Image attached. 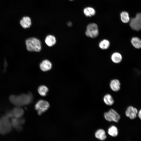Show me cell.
I'll return each mask as SVG.
<instances>
[{"mask_svg":"<svg viewBox=\"0 0 141 141\" xmlns=\"http://www.w3.org/2000/svg\"><path fill=\"white\" fill-rule=\"evenodd\" d=\"M33 96L30 93L27 94H23L19 95H11L9 100L16 107H20L28 104L33 100Z\"/></svg>","mask_w":141,"mask_h":141,"instance_id":"1","label":"cell"},{"mask_svg":"<svg viewBox=\"0 0 141 141\" xmlns=\"http://www.w3.org/2000/svg\"><path fill=\"white\" fill-rule=\"evenodd\" d=\"M26 48L31 52H39L42 48L41 43L38 38L32 37L27 39L25 42Z\"/></svg>","mask_w":141,"mask_h":141,"instance_id":"2","label":"cell"},{"mask_svg":"<svg viewBox=\"0 0 141 141\" xmlns=\"http://www.w3.org/2000/svg\"><path fill=\"white\" fill-rule=\"evenodd\" d=\"M11 121L5 115L0 118V133H7L10 131L11 127Z\"/></svg>","mask_w":141,"mask_h":141,"instance_id":"3","label":"cell"},{"mask_svg":"<svg viewBox=\"0 0 141 141\" xmlns=\"http://www.w3.org/2000/svg\"><path fill=\"white\" fill-rule=\"evenodd\" d=\"M99 33L98 27L96 24L92 23L87 25L85 33L86 36L91 38H95L98 36Z\"/></svg>","mask_w":141,"mask_h":141,"instance_id":"4","label":"cell"},{"mask_svg":"<svg viewBox=\"0 0 141 141\" xmlns=\"http://www.w3.org/2000/svg\"><path fill=\"white\" fill-rule=\"evenodd\" d=\"M49 107V104L47 101L40 100L36 103L35 108L38 115H40L46 111Z\"/></svg>","mask_w":141,"mask_h":141,"instance_id":"5","label":"cell"},{"mask_svg":"<svg viewBox=\"0 0 141 141\" xmlns=\"http://www.w3.org/2000/svg\"><path fill=\"white\" fill-rule=\"evenodd\" d=\"M104 116L106 120L116 122H118L120 118L119 115L113 109H110L109 111L105 113Z\"/></svg>","mask_w":141,"mask_h":141,"instance_id":"6","label":"cell"},{"mask_svg":"<svg viewBox=\"0 0 141 141\" xmlns=\"http://www.w3.org/2000/svg\"><path fill=\"white\" fill-rule=\"evenodd\" d=\"M130 26L131 28L136 31L141 29V13L137 14L136 17L132 18L130 21Z\"/></svg>","mask_w":141,"mask_h":141,"instance_id":"7","label":"cell"},{"mask_svg":"<svg viewBox=\"0 0 141 141\" xmlns=\"http://www.w3.org/2000/svg\"><path fill=\"white\" fill-rule=\"evenodd\" d=\"M138 112V110L136 108L130 106L127 108L125 111V114L130 119H133L137 117Z\"/></svg>","mask_w":141,"mask_h":141,"instance_id":"8","label":"cell"},{"mask_svg":"<svg viewBox=\"0 0 141 141\" xmlns=\"http://www.w3.org/2000/svg\"><path fill=\"white\" fill-rule=\"evenodd\" d=\"M52 67V63L49 60H47L43 61L40 64V69L44 72L50 70Z\"/></svg>","mask_w":141,"mask_h":141,"instance_id":"9","label":"cell"},{"mask_svg":"<svg viewBox=\"0 0 141 141\" xmlns=\"http://www.w3.org/2000/svg\"><path fill=\"white\" fill-rule=\"evenodd\" d=\"M20 24L21 26L24 28H29L32 24L31 18L28 16H24L20 21Z\"/></svg>","mask_w":141,"mask_h":141,"instance_id":"10","label":"cell"},{"mask_svg":"<svg viewBox=\"0 0 141 141\" xmlns=\"http://www.w3.org/2000/svg\"><path fill=\"white\" fill-rule=\"evenodd\" d=\"M24 120L21 118L14 117L11 118V122L12 126L17 129H19L20 128L21 125L24 123Z\"/></svg>","mask_w":141,"mask_h":141,"instance_id":"11","label":"cell"},{"mask_svg":"<svg viewBox=\"0 0 141 141\" xmlns=\"http://www.w3.org/2000/svg\"><path fill=\"white\" fill-rule=\"evenodd\" d=\"M120 83L119 80L114 79L111 81L110 84V86L113 91L117 92L120 90Z\"/></svg>","mask_w":141,"mask_h":141,"instance_id":"12","label":"cell"},{"mask_svg":"<svg viewBox=\"0 0 141 141\" xmlns=\"http://www.w3.org/2000/svg\"><path fill=\"white\" fill-rule=\"evenodd\" d=\"M45 42L49 46H52L54 45L56 42V40L54 36L52 35H48L45 39Z\"/></svg>","mask_w":141,"mask_h":141,"instance_id":"13","label":"cell"},{"mask_svg":"<svg viewBox=\"0 0 141 141\" xmlns=\"http://www.w3.org/2000/svg\"><path fill=\"white\" fill-rule=\"evenodd\" d=\"M12 111L14 117L17 118H21L24 113L23 109L19 107H16L14 108L12 110Z\"/></svg>","mask_w":141,"mask_h":141,"instance_id":"14","label":"cell"},{"mask_svg":"<svg viewBox=\"0 0 141 141\" xmlns=\"http://www.w3.org/2000/svg\"><path fill=\"white\" fill-rule=\"evenodd\" d=\"M111 58L112 62L115 63H120L121 62L122 59L121 54L117 52L113 53L111 55Z\"/></svg>","mask_w":141,"mask_h":141,"instance_id":"15","label":"cell"},{"mask_svg":"<svg viewBox=\"0 0 141 141\" xmlns=\"http://www.w3.org/2000/svg\"><path fill=\"white\" fill-rule=\"evenodd\" d=\"M95 136L97 138L101 140H104L107 138L105 131L102 129L98 130L95 132Z\"/></svg>","mask_w":141,"mask_h":141,"instance_id":"16","label":"cell"},{"mask_svg":"<svg viewBox=\"0 0 141 141\" xmlns=\"http://www.w3.org/2000/svg\"><path fill=\"white\" fill-rule=\"evenodd\" d=\"M103 100L105 104L108 105H111L114 103V101L111 95L109 94L105 95L103 98Z\"/></svg>","mask_w":141,"mask_h":141,"instance_id":"17","label":"cell"},{"mask_svg":"<svg viewBox=\"0 0 141 141\" xmlns=\"http://www.w3.org/2000/svg\"><path fill=\"white\" fill-rule=\"evenodd\" d=\"M84 13L87 16L91 17L94 15L96 13V11L95 9L90 7H87L84 9Z\"/></svg>","mask_w":141,"mask_h":141,"instance_id":"18","label":"cell"},{"mask_svg":"<svg viewBox=\"0 0 141 141\" xmlns=\"http://www.w3.org/2000/svg\"><path fill=\"white\" fill-rule=\"evenodd\" d=\"M109 41L107 39H104L99 43V46L102 50H106L108 49L110 46Z\"/></svg>","mask_w":141,"mask_h":141,"instance_id":"19","label":"cell"},{"mask_svg":"<svg viewBox=\"0 0 141 141\" xmlns=\"http://www.w3.org/2000/svg\"><path fill=\"white\" fill-rule=\"evenodd\" d=\"M108 134L113 137H115L118 134V130L117 127L115 126L112 125L108 129Z\"/></svg>","mask_w":141,"mask_h":141,"instance_id":"20","label":"cell"},{"mask_svg":"<svg viewBox=\"0 0 141 141\" xmlns=\"http://www.w3.org/2000/svg\"><path fill=\"white\" fill-rule=\"evenodd\" d=\"M38 91L40 95L42 96H45L48 93V89L45 86L42 85L38 87Z\"/></svg>","mask_w":141,"mask_h":141,"instance_id":"21","label":"cell"},{"mask_svg":"<svg viewBox=\"0 0 141 141\" xmlns=\"http://www.w3.org/2000/svg\"><path fill=\"white\" fill-rule=\"evenodd\" d=\"M131 42L133 46L136 48H141V40L138 38L133 37L131 39Z\"/></svg>","mask_w":141,"mask_h":141,"instance_id":"22","label":"cell"},{"mask_svg":"<svg viewBox=\"0 0 141 141\" xmlns=\"http://www.w3.org/2000/svg\"><path fill=\"white\" fill-rule=\"evenodd\" d=\"M120 16L121 20L123 22L126 23L129 21L130 18L129 14L127 12L124 11L122 12Z\"/></svg>","mask_w":141,"mask_h":141,"instance_id":"23","label":"cell"},{"mask_svg":"<svg viewBox=\"0 0 141 141\" xmlns=\"http://www.w3.org/2000/svg\"><path fill=\"white\" fill-rule=\"evenodd\" d=\"M5 116L9 119L10 118H14L12 110L10 111L7 112Z\"/></svg>","mask_w":141,"mask_h":141,"instance_id":"24","label":"cell"},{"mask_svg":"<svg viewBox=\"0 0 141 141\" xmlns=\"http://www.w3.org/2000/svg\"><path fill=\"white\" fill-rule=\"evenodd\" d=\"M138 116L139 118L141 120V109L139 110L138 112Z\"/></svg>","mask_w":141,"mask_h":141,"instance_id":"25","label":"cell"},{"mask_svg":"<svg viewBox=\"0 0 141 141\" xmlns=\"http://www.w3.org/2000/svg\"><path fill=\"white\" fill-rule=\"evenodd\" d=\"M71 0V1H72V0Z\"/></svg>","mask_w":141,"mask_h":141,"instance_id":"26","label":"cell"}]
</instances>
